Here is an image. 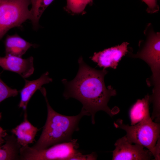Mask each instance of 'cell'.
<instances>
[{
  "mask_svg": "<svg viewBox=\"0 0 160 160\" xmlns=\"http://www.w3.org/2000/svg\"><path fill=\"white\" fill-rule=\"evenodd\" d=\"M78 62L79 69L75 77L70 81L66 79L61 81L65 87L64 97L79 101L83 105L82 109L91 116L92 124H95V115L99 111H103L113 116L117 113L111 110L108 103L111 97L116 95V92L111 86L106 87L105 85L104 79L108 71L92 68L81 57Z\"/></svg>",
  "mask_w": 160,
  "mask_h": 160,
  "instance_id": "1",
  "label": "cell"
},
{
  "mask_svg": "<svg viewBox=\"0 0 160 160\" xmlns=\"http://www.w3.org/2000/svg\"><path fill=\"white\" fill-rule=\"evenodd\" d=\"M40 90L45 99L47 115L39 139L31 147L37 150L45 149L58 143L71 140L73 133L79 130L78 125L81 119L84 116H88L82 109L79 114L73 116H65L57 112L49 104L45 88L42 87Z\"/></svg>",
  "mask_w": 160,
  "mask_h": 160,
  "instance_id": "2",
  "label": "cell"
},
{
  "mask_svg": "<svg viewBox=\"0 0 160 160\" xmlns=\"http://www.w3.org/2000/svg\"><path fill=\"white\" fill-rule=\"evenodd\" d=\"M114 124L116 127L125 131L129 142L146 147L151 153L154 160L160 159V125L152 121L150 114L134 125L125 124L121 119H118Z\"/></svg>",
  "mask_w": 160,
  "mask_h": 160,
  "instance_id": "3",
  "label": "cell"
},
{
  "mask_svg": "<svg viewBox=\"0 0 160 160\" xmlns=\"http://www.w3.org/2000/svg\"><path fill=\"white\" fill-rule=\"evenodd\" d=\"M30 0H0V41L10 29L31 20Z\"/></svg>",
  "mask_w": 160,
  "mask_h": 160,
  "instance_id": "4",
  "label": "cell"
},
{
  "mask_svg": "<svg viewBox=\"0 0 160 160\" xmlns=\"http://www.w3.org/2000/svg\"><path fill=\"white\" fill-rule=\"evenodd\" d=\"M77 139L58 143L45 149L37 150L29 146H21L20 150V160H72L80 152L77 149L79 144Z\"/></svg>",
  "mask_w": 160,
  "mask_h": 160,
  "instance_id": "5",
  "label": "cell"
},
{
  "mask_svg": "<svg viewBox=\"0 0 160 160\" xmlns=\"http://www.w3.org/2000/svg\"><path fill=\"white\" fill-rule=\"evenodd\" d=\"M113 151V160H148L153 158L148 150L144 149L142 145H132L127 141L126 136L117 140Z\"/></svg>",
  "mask_w": 160,
  "mask_h": 160,
  "instance_id": "6",
  "label": "cell"
},
{
  "mask_svg": "<svg viewBox=\"0 0 160 160\" xmlns=\"http://www.w3.org/2000/svg\"><path fill=\"white\" fill-rule=\"evenodd\" d=\"M128 44L127 42H124L120 45L95 52L91 59L104 69L108 67L116 69L122 57L128 52Z\"/></svg>",
  "mask_w": 160,
  "mask_h": 160,
  "instance_id": "7",
  "label": "cell"
},
{
  "mask_svg": "<svg viewBox=\"0 0 160 160\" xmlns=\"http://www.w3.org/2000/svg\"><path fill=\"white\" fill-rule=\"evenodd\" d=\"M33 58L31 56L24 59L10 55L0 56V67L4 70L16 73L23 79L28 78L34 71Z\"/></svg>",
  "mask_w": 160,
  "mask_h": 160,
  "instance_id": "8",
  "label": "cell"
},
{
  "mask_svg": "<svg viewBox=\"0 0 160 160\" xmlns=\"http://www.w3.org/2000/svg\"><path fill=\"white\" fill-rule=\"evenodd\" d=\"M49 75L48 72L47 71L36 79L28 80L24 79V85L19 92L20 96V100L18 105L19 108H22L24 111L27 110L28 103L36 91L40 90L43 85L52 81V79Z\"/></svg>",
  "mask_w": 160,
  "mask_h": 160,
  "instance_id": "9",
  "label": "cell"
},
{
  "mask_svg": "<svg viewBox=\"0 0 160 160\" xmlns=\"http://www.w3.org/2000/svg\"><path fill=\"white\" fill-rule=\"evenodd\" d=\"M24 116L23 121L11 131L12 133L16 136L17 142L21 146L33 143L39 130L28 120L27 110L24 111Z\"/></svg>",
  "mask_w": 160,
  "mask_h": 160,
  "instance_id": "10",
  "label": "cell"
},
{
  "mask_svg": "<svg viewBox=\"0 0 160 160\" xmlns=\"http://www.w3.org/2000/svg\"><path fill=\"white\" fill-rule=\"evenodd\" d=\"M5 55L22 57L31 47H36L37 45L26 41L17 34L7 35L4 41Z\"/></svg>",
  "mask_w": 160,
  "mask_h": 160,
  "instance_id": "11",
  "label": "cell"
},
{
  "mask_svg": "<svg viewBox=\"0 0 160 160\" xmlns=\"http://www.w3.org/2000/svg\"><path fill=\"white\" fill-rule=\"evenodd\" d=\"M4 139L5 144L0 146V160H20L21 146L17 142L15 136L12 134L7 135Z\"/></svg>",
  "mask_w": 160,
  "mask_h": 160,
  "instance_id": "12",
  "label": "cell"
},
{
  "mask_svg": "<svg viewBox=\"0 0 160 160\" xmlns=\"http://www.w3.org/2000/svg\"><path fill=\"white\" fill-rule=\"evenodd\" d=\"M133 57L144 61L149 59L160 58V33L151 34L143 49Z\"/></svg>",
  "mask_w": 160,
  "mask_h": 160,
  "instance_id": "13",
  "label": "cell"
},
{
  "mask_svg": "<svg viewBox=\"0 0 160 160\" xmlns=\"http://www.w3.org/2000/svg\"><path fill=\"white\" fill-rule=\"evenodd\" d=\"M149 95H147L142 99H139L131 107L129 112L131 125L141 121L149 115Z\"/></svg>",
  "mask_w": 160,
  "mask_h": 160,
  "instance_id": "14",
  "label": "cell"
},
{
  "mask_svg": "<svg viewBox=\"0 0 160 160\" xmlns=\"http://www.w3.org/2000/svg\"><path fill=\"white\" fill-rule=\"evenodd\" d=\"M54 0H30L31 8L30 10L33 27L37 29L39 19L44 11Z\"/></svg>",
  "mask_w": 160,
  "mask_h": 160,
  "instance_id": "15",
  "label": "cell"
},
{
  "mask_svg": "<svg viewBox=\"0 0 160 160\" xmlns=\"http://www.w3.org/2000/svg\"><path fill=\"white\" fill-rule=\"evenodd\" d=\"M93 0H67L66 9L74 14L83 12L88 4H92Z\"/></svg>",
  "mask_w": 160,
  "mask_h": 160,
  "instance_id": "16",
  "label": "cell"
},
{
  "mask_svg": "<svg viewBox=\"0 0 160 160\" xmlns=\"http://www.w3.org/2000/svg\"><path fill=\"white\" fill-rule=\"evenodd\" d=\"M19 91L9 87L0 77V103L5 99L17 96Z\"/></svg>",
  "mask_w": 160,
  "mask_h": 160,
  "instance_id": "17",
  "label": "cell"
},
{
  "mask_svg": "<svg viewBox=\"0 0 160 160\" xmlns=\"http://www.w3.org/2000/svg\"><path fill=\"white\" fill-rule=\"evenodd\" d=\"M148 6L147 11L149 12L153 13L158 11L159 7L157 0H142Z\"/></svg>",
  "mask_w": 160,
  "mask_h": 160,
  "instance_id": "18",
  "label": "cell"
},
{
  "mask_svg": "<svg viewBox=\"0 0 160 160\" xmlns=\"http://www.w3.org/2000/svg\"><path fill=\"white\" fill-rule=\"evenodd\" d=\"M97 159V156L94 152L87 154H83L81 152L72 158V160H94Z\"/></svg>",
  "mask_w": 160,
  "mask_h": 160,
  "instance_id": "19",
  "label": "cell"
},
{
  "mask_svg": "<svg viewBox=\"0 0 160 160\" xmlns=\"http://www.w3.org/2000/svg\"><path fill=\"white\" fill-rule=\"evenodd\" d=\"M2 118V113L0 112V121ZM6 131L0 127V146L5 143L4 137L7 135Z\"/></svg>",
  "mask_w": 160,
  "mask_h": 160,
  "instance_id": "20",
  "label": "cell"
}]
</instances>
